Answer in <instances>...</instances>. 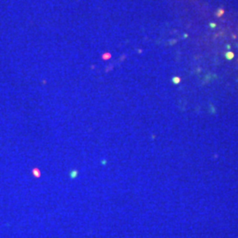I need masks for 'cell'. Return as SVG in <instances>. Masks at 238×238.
<instances>
[{"label":"cell","instance_id":"2","mask_svg":"<svg viewBox=\"0 0 238 238\" xmlns=\"http://www.w3.org/2000/svg\"><path fill=\"white\" fill-rule=\"evenodd\" d=\"M180 81V79H178V78H176V79H174V82H176V83H178Z\"/></svg>","mask_w":238,"mask_h":238},{"label":"cell","instance_id":"1","mask_svg":"<svg viewBox=\"0 0 238 238\" xmlns=\"http://www.w3.org/2000/svg\"><path fill=\"white\" fill-rule=\"evenodd\" d=\"M226 56H227V59H231V58H233V57H234L233 53H230V52L227 53Z\"/></svg>","mask_w":238,"mask_h":238}]
</instances>
